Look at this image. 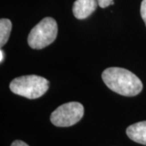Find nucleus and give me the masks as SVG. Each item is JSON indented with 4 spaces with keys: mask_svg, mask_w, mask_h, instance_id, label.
Returning <instances> with one entry per match:
<instances>
[{
    "mask_svg": "<svg viewBox=\"0 0 146 146\" xmlns=\"http://www.w3.org/2000/svg\"><path fill=\"white\" fill-rule=\"evenodd\" d=\"M106 85L115 93L133 97L142 91L143 84L134 73L122 68H109L102 75Z\"/></svg>",
    "mask_w": 146,
    "mask_h": 146,
    "instance_id": "f257e3e1",
    "label": "nucleus"
},
{
    "mask_svg": "<svg viewBox=\"0 0 146 146\" xmlns=\"http://www.w3.org/2000/svg\"><path fill=\"white\" fill-rule=\"evenodd\" d=\"M49 84V81L44 77L29 75L14 79L10 84V89L15 94L29 99H36L46 93Z\"/></svg>",
    "mask_w": 146,
    "mask_h": 146,
    "instance_id": "f03ea898",
    "label": "nucleus"
},
{
    "mask_svg": "<svg viewBox=\"0 0 146 146\" xmlns=\"http://www.w3.org/2000/svg\"><path fill=\"white\" fill-rule=\"evenodd\" d=\"M57 34L56 21L51 17H46L33 28L28 36V43L33 49H43L56 39Z\"/></svg>",
    "mask_w": 146,
    "mask_h": 146,
    "instance_id": "7ed1b4c3",
    "label": "nucleus"
},
{
    "mask_svg": "<svg viewBox=\"0 0 146 146\" xmlns=\"http://www.w3.org/2000/svg\"><path fill=\"white\" fill-rule=\"evenodd\" d=\"M83 105L72 102L58 106L50 115V121L56 127H71L78 123L84 115Z\"/></svg>",
    "mask_w": 146,
    "mask_h": 146,
    "instance_id": "20e7f679",
    "label": "nucleus"
},
{
    "mask_svg": "<svg viewBox=\"0 0 146 146\" xmlns=\"http://www.w3.org/2000/svg\"><path fill=\"white\" fill-rule=\"evenodd\" d=\"M98 5V0H76L73 4V14L78 20L89 17Z\"/></svg>",
    "mask_w": 146,
    "mask_h": 146,
    "instance_id": "39448f33",
    "label": "nucleus"
},
{
    "mask_svg": "<svg viewBox=\"0 0 146 146\" xmlns=\"http://www.w3.org/2000/svg\"><path fill=\"white\" fill-rule=\"evenodd\" d=\"M126 132L131 141L146 145V121L139 122L129 126Z\"/></svg>",
    "mask_w": 146,
    "mask_h": 146,
    "instance_id": "423d86ee",
    "label": "nucleus"
},
{
    "mask_svg": "<svg viewBox=\"0 0 146 146\" xmlns=\"http://www.w3.org/2000/svg\"><path fill=\"white\" fill-rule=\"evenodd\" d=\"M11 22L8 19H1L0 21V46H3L10 36Z\"/></svg>",
    "mask_w": 146,
    "mask_h": 146,
    "instance_id": "0eeeda50",
    "label": "nucleus"
},
{
    "mask_svg": "<svg viewBox=\"0 0 146 146\" xmlns=\"http://www.w3.org/2000/svg\"><path fill=\"white\" fill-rule=\"evenodd\" d=\"M141 15L146 25V0H143L141 5Z\"/></svg>",
    "mask_w": 146,
    "mask_h": 146,
    "instance_id": "6e6552de",
    "label": "nucleus"
},
{
    "mask_svg": "<svg viewBox=\"0 0 146 146\" xmlns=\"http://www.w3.org/2000/svg\"><path fill=\"white\" fill-rule=\"evenodd\" d=\"M114 0H98V5L102 7V8H105L107 7L110 5H113L114 4Z\"/></svg>",
    "mask_w": 146,
    "mask_h": 146,
    "instance_id": "1a4fd4ad",
    "label": "nucleus"
},
{
    "mask_svg": "<svg viewBox=\"0 0 146 146\" xmlns=\"http://www.w3.org/2000/svg\"><path fill=\"white\" fill-rule=\"evenodd\" d=\"M11 146H29V145H27L25 142H24V141H15L12 144H11Z\"/></svg>",
    "mask_w": 146,
    "mask_h": 146,
    "instance_id": "9d476101",
    "label": "nucleus"
},
{
    "mask_svg": "<svg viewBox=\"0 0 146 146\" xmlns=\"http://www.w3.org/2000/svg\"><path fill=\"white\" fill-rule=\"evenodd\" d=\"M0 62L1 63H3V58H4V52H3V50H0Z\"/></svg>",
    "mask_w": 146,
    "mask_h": 146,
    "instance_id": "9b49d317",
    "label": "nucleus"
}]
</instances>
